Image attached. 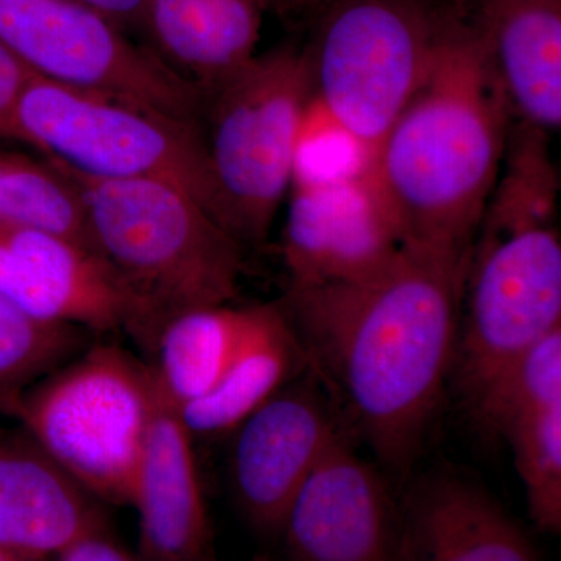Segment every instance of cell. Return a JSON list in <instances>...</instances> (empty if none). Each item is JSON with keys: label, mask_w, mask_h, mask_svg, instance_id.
Returning <instances> with one entry per match:
<instances>
[{"label": "cell", "mask_w": 561, "mask_h": 561, "mask_svg": "<svg viewBox=\"0 0 561 561\" xmlns=\"http://www.w3.org/2000/svg\"><path fill=\"white\" fill-rule=\"evenodd\" d=\"M467 261L402 245L350 283L287 287L279 298L343 430L408 478L451 379Z\"/></svg>", "instance_id": "cell-1"}, {"label": "cell", "mask_w": 561, "mask_h": 561, "mask_svg": "<svg viewBox=\"0 0 561 561\" xmlns=\"http://www.w3.org/2000/svg\"><path fill=\"white\" fill-rule=\"evenodd\" d=\"M511 121L474 25L453 16L426 79L368 160L402 245L468 262Z\"/></svg>", "instance_id": "cell-2"}, {"label": "cell", "mask_w": 561, "mask_h": 561, "mask_svg": "<svg viewBox=\"0 0 561 561\" xmlns=\"http://www.w3.org/2000/svg\"><path fill=\"white\" fill-rule=\"evenodd\" d=\"M560 180L548 133L512 124L468 254L451 379L468 411L561 327Z\"/></svg>", "instance_id": "cell-3"}, {"label": "cell", "mask_w": 561, "mask_h": 561, "mask_svg": "<svg viewBox=\"0 0 561 561\" xmlns=\"http://www.w3.org/2000/svg\"><path fill=\"white\" fill-rule=\"evenodd\" d=\"M58 168L79 186L92 247L142 309L150 354L173 317L238 298L245 249L190 192L169 181L98 180Z\"/></svg>", "instance_id": "cell-4"}, {"label": "cell", "mask_w": 561, "mask_h": 561, "mask_svg": "<svg viewBox=\"0 0 561 561\" xmlns=\"http://www.w3.org/2000/svg\"><path fill=\"white\" fill-rule=\"evenodd\" d=\"M202 90L210 217L243 249H257L267 243L297 169L312 99L308 60L278 47Z\"/></svg>", "instance_id": "cell-5"}, {"label": "cell", "mask_w": 561, "mask_h": 561, "mask_svg": "<svg viewBox=\"0 0 561 561\" xmlns=\"http://www.w3.org/2000/svg\"><path fill=\"white\" fill-rule=\"evenodd\" d=\"M158 397L153 365L98 343L22 390L5 416L94 500L131 505Z\"/></svg>", "instance_id": "cell-6"}, {"label": "cell", "mask_w": 561, "mask_h": 561, "mask_svg": "<svg viewBox=\"0 0 561 561\" xmlns=\"http://www.w3.org/2000/svg\"><path fill=\"white\" fill-rule=\"evenodd\" d=\"M309 54L312 98L367 160L430 72L454 14L435 0H330Z\"/></svg>", "instance_id": "cell-7"}, {"label": "cell", "mask_w": 561, "mask_h": 561, "mask_svg": "<svg viewBox=\"0 0 561 561\" xmlns=\"http://www.w3.org/2000/svg\"><path fill=\"white\" fill-rule=\"evenodd\" d=\"M13 140L90 179L169 181L210 216L201 125L35 76L22 92Z\"/></svg>", "instance_id": "cell-8"}, {"label": "cell", "mask_w": 561, "mask_h": 561, "mask_svg": "<svg viewBox=\"0 0 561 561\" xmlns=\"http://www.w3.org/2000/svg\"><path fill=\"white\" fill-rule=\"evenodd\" d=\"M0 41L43 79L201 122L202 88L79 0H0Z\"/></svg>", "instance_id": "cell-9"}, {"label": "cell", "mask_w": 561, "mask_h": 561, "mask_svg": "<svg viewBox=\"0 0 561 561\" xmlns=\"http://www.w3.org/2000/svg\"><path fill=\"white\" fill-rule=\"evenodd\" d=\"M283 232L287 287L365 278L401 249L370 161L332 173L295 172Z\"/></svg>", "instance_id": "cell-10"}, {"label": "cell", "mask_w": 561, "mask_h": 561, "mask_svg": "<svg viewBox=\"0 0 561 561\" xmlns=\"http://www.w3.org/2000/svg\"><path fill=\"white\" fill-rule=\"evenodd\" d=\"M0 298L38 321L127 335L150 354L139 302L98 251L68 236L0 225Z\"/></svg>", "instance_id": "cell-11"}, {"label": "cell", "mask_w": 561, "mask_h": 561, "mask_svg": "<svg viewBox=\"0 0 561 561\" xmlns=\"http://www.w3.org/2000/svg\"><path fill=\"white\" fill-rule=\"evenodd\" d=\"M342 431L334 402L309 367L232 430V496L254 530L279 535L295 493Z\"/></svg>", "instance_id": "cell-12"}, {"label": "cell", "mask_w": 561, "mask_h": 561, "mask_svg": "<svg viewBox=\"0 0 561 561\" xmlns=\"http://www.w3.org/2000/svg\"><path fill=\"white\" fill-rule=\"evenodd\" d=\"M356 448L342 431L295 493L279 531L290 560H400V504Z\"/></svg>", "instance_id": "cell-13"}, {"label": "cell", "mask_w": 561, "mask_h": 561, "mask_svg": "<svg viewBox=\"0 0 561 561\" xmlns=\"http://www.w3.org/2000/svg\"><path fill=\"white\" fill-rule=\"evenodd\" d=\"M400 560L534 561L541 551L481 483L437 471L412 483L400 502Z\"/></svg>", "instance_id": "cell-14"}, {"label": "cell", "mask_w": 561, "mask_h": 561, "mask_svg": "<svg viewBox=\"0 0 561 561\" xmlns=\"http://www.w3.org/2000/svg\"><path fill=\"white\" fill-rule=\"evenodd\" d=\"M192 438L179 409L160 387L133 489L140 560L198 561L213 553V530Z\"/></svg>", "instance_id": "cell-15"}, {"label": "cell", "mask_w": 561, "mask_h": 561, "mask_svg": "<svg viewBox=\"0 0 561 561\" xmlns=\"http://www.w3.org/2000/svg\"><path fill=\"white\" fill-rule=\"evenodd\" d=\"M512 119L561 127V0H478L472 21Z\"/></svg>", "instance_id": "cell-16"}, {"label": "cell", "mask_w": 561, "mask_h": 561, "mask_svg": "<svg viewBox=\"0 0 561 561\" xmlns=\"http://www.w3.org/2000/svg\"><path fill=\"white\" fill-rule=\"evenodd\" d=\"M98 500L47 456L24 427L0 424V545L20 561L51 559L103 522Z\"/></svg>", "instance_id": "cell-17"}, {"label": "cell", "mask_w": 561, "mask_h": 561, "mask_svg": "<svg viewBox=\"0 0 561 561\" xmlns=\"http://www.w3.org/2000/svg\"><path fill=\"white\" fill-rule=\"evenodd\" d=\"M264 0H150L144 28L181 76L208 88L256 55Z\"/></svg>", "instance_id": "cell-18"}, {"label": "cell", "mask_w": 561, "mask_h": 561, "mask_svg": "<svg viewBox=\"0 0 561 561\" xmlns=\"http://www.w3.org/2000/svg\"><path fill=\"white\" fill-rule=\"evenodd\" d=\"M308 368L305 351L279 300L261 305L260 317L219 381L179 408L192 437L231 434L251 412Z\"/></svg>", "instance_id": "cell-19"}, {"label": "cell", "mask_w": 561, "mask_h": 561, "mask_svg": "<svg viewBox=\"0 0 561 561\" xmlns=\"http://www.w3.org/2000/svg\"><path fill=\"white\" fill-rule=\"evenodd\" d=\"M261 305L201 306L173 317L154 343L153 370L179 409L213 389L247 341Z\"/></svg>", "instance_id": "cell-20"}, {"label": "cell", "mask_w": 561, "mask_h": 561, "mask_svg": "<svg viewBox=\"0 0 561 561\" xmlns=\"http://www.w3.org/2000/svg\"><path fill=\"white\" fill-rule=\"evenodd\" d=\"M0 225L58 232L94 250L79 186L46 158L0 149Z\"/></svg>", "instance_id": "cell-21"}, {"label": "cell", "mask_w": 561, "mask_h": 561, "mask_svg": "<svg viewBox=\"0 0 561 561\" xmlns=\"http://www.w3.org/2000/svg\"><path fill=\"white\" fill-rule=\"evenodd\" d=\"M493 435L507 440L526 489L531 522L545 534L561 531V402L515 413Z\"/></svg>", "instance_id": "cell-22"}, {"label": "cell", "mask_w": 561, "mask_h": 561, "mask_svg": "<svg viewBox=\"0 0 561 561\" xmlns=\"http://www.w3.org/2000/svg\"><path fill=\"white\" fill-rule=\"evenodd\" d=\"M90 337L83 328L32 319L0 298V416L22 390L87 348Z\"/></svg>", "instance_id": "cell-23"}, {"label": "cell", "mask_w": 561, "mask_h": 561, "mask_svg": "<svg viewBox=\"0 0 561 561\" xmlns=\"http://www.w3.org/2000/svg\"><path fill=\"white\" fill-rule=\"evenodd\" d=\"M561 402V327L535 343L490 383L471 415L493 435L515 413Z\"/></svg>", "instance_id": "cell-24"}, {"label": "cell", "mask_w": 561, "mask_h": 561, "mask_svg": "<svg viewBox=\"0 0 561 561\" xmlns=\"http://www.w3.org/2000/svg\"><path fill=\"white\" fill-rule=\"evenodd\" d=\"M58 561H133L139 560L138 552H133L110 530L105 519L80 530L51 556Z\"/></svg>", "instance_id": "cell-25"}, {"label": "cell", "mask_w": 561, "mask_h": 561, "mask_svg": "<svg viewBox=\"0 0 561 561\" xmlns=\"http://www.w3.org/2000/svg\"><path fill=\"white\" fill-rule=\"evenodd\" d=\"M35 73L0 41V138L13 140L14 116Z\"/></svg>", "instance_id": "cell-26"}, {"label": "cell", "mask_w": 561, "mask_h": 561, "mask_svg": "<svg viewBox=\"0 0 561 561\" xmlns=\"http://www.w3.org/2000/svg\"><path fill=\"white\" fill-rule=\"evenodd\" d=\"M95 13L102 14L111 24L125 28L142 27L150 0H79Z\"/></svg>", "instance_id": "cell-27"}, {"label": "cell", "mask_w": 561, "mask_h": 561, "mask_svg": "<svg viewBox=\"0 0 561 561\" xmlns=\"http://www.w3.org/2000/svg\"><path fill=\"white\" fill-rule=\"evenodd\" d=\"M328 2L330 0H264L265 9H273L290 16L320 13Z\"/></svg>", "instance_id": "cell-28"}, {"label": "cell", "mask_w": 561, "mask_h": 561, "mask_svg": "<svg viewBox=\"0 0 561 561\" xmlns=\"http://www.w3.org/2000/svg\"><path fill=\"white\" fill-rule=\"evenodd\" d=\"M0 561H20L13 552L0 545Z\"/></svg>", "instance_id": "cell-29"}]
</instances>
